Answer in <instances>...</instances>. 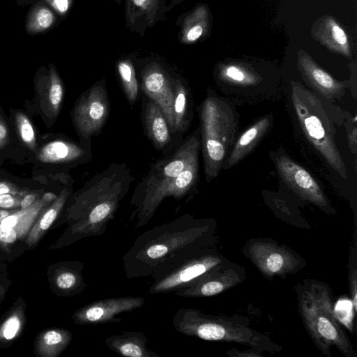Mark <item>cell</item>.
I'll list each match as a JSON object with an SVG mask.
<instances>
[{"label":"cell","instance_id":"cell-1","mask_svg":"<svg viewBox=\"0 0 357 357\" xmlns=\"http://www.w3.org/2000/svg\"><path fill=\"white\" fill-rule=\"evenodd\" d=\"M213 229L210 220L184 214L144 231L122 257L126 277H151L196 250L209 246Z\"/></svg>","mask_w":357,"mask_h":357},{"label":"cell","instance_id":"cell-2","mask_svg":"<svg viewBox=\"0 0 357 357\" xmlns=\"http://www.w3.org/2000/svg\"><path fill=\"white\" fill-rule=\"evenodd\" d=\"M126 163L112 162L72 195L65 218L63 244L103 235L135 180Z\"/></svg>","mask_w":357,"mask_h":357},{"label":"cell","instance_id":"cell-3","mask_svg":"<svg viewBox=\"0 0 357 357\" xmlns=\"http://www.w3.org/2000/svg\"><path fill=\"white\" fill-rule=\"evenodd\" d=\"M201 151L207 182L217 177L234 144L238 115L232 105L208 90L199 107Z\"/></svg>","mask_w":357,"mask_h":357},{"label":"cell","instance_id":"cell-4","mask_svg":"<svg viewBox=\"0 0 357 357\" xmlns=\"http://www.w3.org/2000/svg\"><path fill=\"white\" fill-rule=\"evenodd\" d=\"M302 320L312 340L328 356L335 346L347 357L356 354L348 337L339 326L333 307L329 288L323 283L311 282L303 286L298 294Z\"/></svg>","mask_w":357,"mask_h":357},{"label":"cell","instance_id":"cell-5","mask_svg":"<svg viewBox=\"0 0 357 357\" xmlns=\"http://www.w3.org/2000/svg\"><path fill=\"white\" fill-rule=\"evenodd\" d=\"M172 325L185 335L206 341L236 342L259 352L278 353L282 349L268 336L245 325L195 308L178 310L173 316Z\"/></svg>","mask_w":357,"mask_h":357},{"label":"cell","instance_id":"cell-6","mask_svg":"<svg viewBox=\"0 0 357 357\" xmlns=\"http://www.w3.org/2000/svg\"><path fill=\"white\" fill-rule=\"evenodd\" d=\"M291 101L299 123L308 140L329 166L342 177L347 169L335 142V129L320 99L301 84L291 82Z\"/></svg>","mask_w":357,"mask_h":357},{"label":"cell","instance_id":"cell-7","mask_svg":"<svg viewBox=\"0 0 357 357\" xmlns=\"http://www.w3.org/2000/svg\"><path fill=\"white\" fill-rule=\"evenodd\" d=\"M201 151L200 128H197L168 154L150 165L147 173L136 186L130 204L129 219L134 221L148 202L165 185L177 176Z\"/></svg>","mask_w":357,"mask_h":357},{"label":"cell","instance_id":"cell-8","mask_svg":"<svg viewBox=\"0 0 357 357\" xmlns=\"http://www.w3.org/2000/svg\"><path fill=\"white\" fill-rule=\"evenodd\" d=\"M223 262L208 246L185 256L178 262L153 275L149 288L152 294L174 293L190 285L204 274Z\"/></svg>","mask_w":357,"mask_h":357},{"label":"cell","instance_id":"cell-9","mask_svg":"<svg viewBox=\"0 0 357 357\" xmlns=\"http://www.w3.org/2000/svg\"><path fill=\"white\" fill-rule=\"evenodd\" d=\"M110 112V101L105 79L96 82L77 100L72 121L82 142L92 141L104 127Z\"/></svg>","mask_w":357,"mask_h":357},{"label":"cell","instance_id":"cell-10","mask_svg":"<svg viewBox=\"0 0 357 357\" xmlns=\"http://www.w3.org/2000/svg\"><path fill=\"white\" fill-rule=\"evenodd\" d=\"M139 73V88L143 93L160 107L165 115L175 141L176 135L173 115L174 91L173 73L158 59L146 58L136 61Z\"/></svg>","mask_w":357,"mask_h":357},{"label":"cell","instance_id":"cell-11","mask_svg":"<svg viewBox=\"0 0 357 357\" xmlns=\"http://www.w3.org/2000/svg\"><path fill=\"white\" fill-rule=\"evenodd\" d=\"M247 250L250 260L266 278L292 273L301 268L298 256L273 242L257 239L248 245Z\"/></svg>","mask_w":357,"mask_h":357},{"label":"cell","instance_id":"cell-12","mask_svg":"<svg viewBox=\"0 0 357 357\" xmlns=\"http://www.w3.org/2000/svg\"><path fill=\"white\" fill-rule=\"evenodd\" d=\"M144 302V298L134 296L100 299L79 307L72 319L79 325L118 324L121 319L117 315L141 308Z\"/></svg>","mask_w":357,"mask_h":357},{"label":"cell","instance_id":"cell-13","mask_svg":"<svg viewBox=\"0 0 357 357\" xmlns=\"http://www.w3.org/2000/svg\"><path fill=\"white\" fill-rule=\"evenodd\" d=\"M275 164L283 181L301 198L323 210L331 208L320 186L305 169L284 155L276 158Z\"/></svg>","mask_w":357,"mask_h":357},{"label":"cell","instance_id":"cell-14","mask_svg":"<svg viewBox=\"0 0 357 357\" xmlns=\"http://www.w3.org/2000/svg\"><path fill=\"white\" fill-rule=\"evenodd\" d=\"M243 275L235 268H226L222 262L188 287L174 293L186 298L213 296L240 283L244 278Z\"/></svg>","mask_w":357,"mask_h":357},{"label":"cell","instance_id":"cell-15","mask_svg":"<svg viewBox=\"0 0 357 357\" xmlns=\"http://www.w3.org/2000/svg\"><path fill=\"white\" fill-rule=\"evenodd\" d=\"M142 100V121L145 135L157 151L167 155L181 142L175 141L165 115L155 102L144 93Z\"/></svg>","mask_w":357,"mask_h":357},{"label":"cell","instance_id":"cell-16","mask_svg":"<svg viewBox=\"0 0 357 357\" xmlns=\"http://www.w3.org/2000/svg\"><path fill=\"white\" fill-rule=\"evenodd\" d=\"M92 158V141L77 143L66 139L50 142L41 148L37 156L43 163L67 165L85 164Z\"/></svg>","mask_w":357,"mask_h":357},{"label":"cell","instance_id":"cell-17","mask_svg":"<svg viewBox=\"0 0 357 357\" xmlns=\"http://www.w3.org/2000/svg\"><path fill=\"white\" fill-rule=\"evenodd\" d=\"M50 204L37 198L26 208H20L0 222V247L5 250L18 240H24L40 213Z\"/></svg>","mask_w":357,"mask_h":357},{"label":"cell","instance_id":"cell-18","mask_svg":"<svg viewBox=\"0 0 357 357\" xmlns=\"http://www.w3.org/2000/svg\"><path fill=\"white\" fill-rule=\"evenodd\" d=\"M172 8L166 0H126V27L143 36L148 29L155 26Z\"/></svg>","mask_w":357,"mask_h":357},{"label":"cell","instance_id":"cell-19","mask_svg":"<svg viewBox=\"0 0 357 357\" xmlns=\"http://www.w3.org/2000/svg\"><path fill=\"white\" fill-rule=\"evenodd\" d=\"M311 36L332 53L351 59L352 50L349 36L342 24L330 15L315 20Z\"/></svg>","mask_w":357,"mask_h":357},{"label":"cell","instance_id":"cell-20","mask_svg":"<svg viewBox=\"0 0 357 357\" xmlns=\"http://www.w3.org/2000/svg\"><path fill=\"white\" fill-rule=\"evenodd\" d=\"M297 66L306 82L324 97L333 99L344 93V82L332 77L303 50L297 52Z\"/></svg>","mask_w":357,"mask_h":357},{"label":"cell","instance_id":"cell-21","mask_svg":"<svg viewBox=\"0 0 357 357\" xmlns=\"http://www.w3.org/2000/svg\"><path fill=\"white\" fill-rule=\"evenodd\" d=\"M180 26L178 40L184 45H192L208 38L213 28V17L206 3H198L192 10L181 15L176 22Z\"/></svg>","mask_w":357,"mask_h":357},{"label":"cell","instance_id":"cell-22","mask_svg":"<svg viewBox=\"0 0 357 357\" xmlns=\"http://www.w3.org/2000/svg\"><path fill=\"white\" fill-rule=\"evenodd\" d=\"M174 91L173 115L176 135L182 140L183 133L188 130L192 121V100L187 82L181 76L173 73Z\"/></svg>","mask_w":357,"mask_h":357},{"label":"cell","instance_id":"cell-23","mask_svg":"<svg viewBox=\"0 0 357 357\" xmlns=\"http://www.w3.org/2000/svg\"><path fill=\"white\" fill-rule=\"evenodd\" d=\"M271 121V116H266L245 130L234 142L222 169L231 168L248 155L266 133Z\"/></svg>","mask_w":357,"mask_h":357},{"label":"cell","instance_id":"cell-24","mask_svg":"<svg viewBox=\"0 0 357 357\" xmlns=\"http://www.w3.org/2000/svg\"><path fill=\"white\" fill-rule=\"evenodd\" d=\"M148 339L140 332L123 331L107 337L105 345L114 352L126 357H160L147 347Z\"/></svg>","mask_w":357,"mask_h":357},{"label":"cell","instance_id":"cell-25","mask_svg":"<svg viewBox=\"0 0 357 357\" xmlns=\"http://www.w3.org/2000/svg\"><path fill=\"white\" fill-rule=\"evenodd\" d=\"M71 192L72 189L70 186L63 188L57 198L40 213L26 238V243L28 245L33 246L37 244L50 229L63 209Z\"/></svg>","mask_w":357,"mask_h":357},{"label":"cell","instance_id":"cell-26","mask_svg":"<svg viewBox=\"0 0 357 357\" xmlns=\"http://www.w3.org/2000/svg\"><path fill=\"white\" fill-rule=\"evenodd\" d=\"M219 80L240 86L255 85L261 80L257 71L243 61H229L220 63L216 67Z\"/></svg>","mask_w":357,"mask_h":357},{"label":"cell","instance_id":"cell-27","mask_svg":"<svg viewBox=\"0 0 357 357\" xmlns=\"http://www.w3.org/2000/svg\"><path fill=\"white\" fill-rule=\"evenodd\" d=\"M83 268L81 261H73L58 267L54 275V283L57 289L71 296L83 291L86 287L82 275Z\"/></svg>","mask_w":357,"mask_h":357},{"label":"cell","instance_id":"cell-28","mask_svg":"<svg viewBox=\"0 0 357 357\" xmlns=\"http://www.w3.org/2000/svg\"><path fill=\"white\" fill-rule=\"evenodd\" d=\"M59 18L45 0L32 5L26 15L25 31L31 36L45 33L54 27Z\"/></svg>","mask_w":357,"mask_h":357},{"label":"cell","instance_id":"cell-29","mask_svg":"<svg viewBox=\"0 0 357 357\" xmlns=\"http://www.w3.org/2000/svg\"><path fill=\"white\" fill-rule=\"evenodd\" d=\"M72 333L64 328H52L42 332L36 341V351L42 357H56L68 346Z\"/></svg>","mask_w":357,"mask_h":357},{"label":"cell","instance_id":"cell-30","mask_svg":"<svg viewBox=\"0 0 357 357\" xmlns=\"http://www.w3.org/2000/svg\"><path fill=\"white\" fill-rule=\"evenodd\" d=\"M116 71L124 94L130 105L137 100L139 93V84L136 66L131 58L123 57L116 62Z\"/></svg>","mask_w":357,"mask_h":357},{"label":"cell","instance_id":"cell-31","mask_svg":"<svg viewBox=\"0 0 357 357\" xmlns=\"http://www.w3.org/2000/svg\"><path fill=\"white\" fill-rule=\"evenodd\" d=\"M47 81V103L52 114L56 116L60 110L64 91L61 79L52 63L48 66Z\"/></svg>","mask_w":357,"mask_h":357},{"label":"cell","instance_id":"cell-32","mask_svg":"<svg viewBox=\"0 0 357 357\" xmlns=\"http://www.w3.org/2000/svg\"><path fill=\"white\" fill-rule=\"evenodd\" d=\"M23 313L19 310L12 312L0 326V341H10L20 332L23 325Z\"/></svg>","mask_w":357,"mask_h":357},{"label":"cell","instance_id":"cell-33","mask_svg":"<svg viewBox=\"0 0 357 357\" xmlns=\"http://www.w3.org/2000/svg\"><path fill=\"white\" fill-rule=\"evenodd\" d=\"M15 120L21 140L31 150H34L36 141L34 130L30 120L23 113H17L15 116Z\"/></svg>","mask_w":357,"mask_h":357},{"label":"cell","instance_id":"cell-34","mask_svg":"<svg viewBox=\"0 0 357 357\" xmlns=\"http://www.w3.org/2000/svg\"><path fill=\"white\" fill-rule=\"evenodd\" d=\"M27 192L20 194L5 193L0 195V208L17 209L20 208V201Z\"/></svg>","mask_w":357,"mask_h":357},{"label":"cell","instance_id":"cell-35","mask_svg":"<svg viewBox=\"0 0 357 357\" xmlns=\"http://www.w3.org/2000/svg\"><path fill=\"white\" fill-rule=\"evenodd\" d=\"M60 19L65 18L70 10L73 0H45Z\"/></svg>","mask_w":357,"mask_h":357},{"label":"cell","instance_id":"cell-36","mask_svg":"<svg viewBox=\"0 0 357 357\" xmlns=\"http://www.w3.org/2000/svg\"><path fill=\"white\" fill-rule=\"evenodd\" d=\"M25 192L26 191L20 190L17 186L10 182L0 181V195L5 193L20 194Z\"/></svg>","mask_w":357,"mask_h":357},{"label":"cell","instance_id":"cell-37","mask_svg":"<svg viewBox=\"0 0 357 357\" xmlns=\"http://www.w3.org/2000/svg\"><path fill=\"white\" fill-rule=\"evenodd\" d=\"M228 354L231 356H238V357H257V356H263L261 352L252 349L250 351H246V352L239 351L236 349H233L228 351Z\"/></svg>","mask_w":357,"mask_h":357},{"label":"cell","instance_id":"cell-38","mask_svg":"<svg viewBox=\"0 0 357 357\" xmlns=\"http://www.w3.org/2000/svg\"><path fill=\"white\" fill-rule=\"evenodd\" d=\"M8 141V130L2 119H0V149L6 146Z\"/></svg>","mask_w":357,"mask_h":357},{"label":"cell","instance_id":"cell-39","mask_svg":"<svg viewBox=\"0 0 357 357\" xmlns=\"http://www.w3.org/2000/svg\"><path fill=\"white\" fill-rule=\"evenodd\" d=\"M37 199V194L26 193L21 199L20 208H26L31 206Z\"/></svg>","mask_w":357,"mask_h":357},{"label":"cell","instance_id":"cell-40","mask_svg":"<svg viewBox=\"0 0 357 357\" xmlns=\"http://www.w3.org/2000/svg\"><path fill=\"white\" fill-rule=\"evenodd\" d=\"M57 197H58V195H56L54 193L47 192H45L43 194L41 199L43 201L46 202L49 204H51L57 198Z\"/></svg>","mask_w":357,"mask_h":357},{"label":"cell","instance_id":"cell-41","mask_svg":"<svg viewBox=\"0 0 357 357\" xmlns=\"http://www.w3.org/2000/svg\"><path fill=\"white\" fill-rule=\"evenodd\" d=\"M17 209H3L0 208V222L9 215L17 211Z\"/></svg>","mask_w":357,"mask_h":357},{"label":"cell","instance_id":"cell-42","mask_svg":"<svg viewBox=\"0 0 357 357\" xmlns=\"http://www.w3.org/2000/svg\"><path fill=\"white\" fill-rule=\"evenodd\" d=\"M39 0H16V3L18 6H26L34 4Z\"/></svg>","mask_w":357,"mask_h":357},{"label":"cell","instance_id":"cell-43","mask_svg":"<svg viewBox=\"0 0 357 357\" xmlns=\"http://www.w3.org/2000/svg\"><path fill=\"white\" fill-rule=\"evenodd\" d=\"M184 1H186V0H171L170 5L173 8L174 6H177L178 4L183 2Z\"/></svg>","mask_w":357,"mask_h":357},{"label":"cell","instance_id":"cell-44","mask_svg":"<svg viewBox=\"0 0 357 357\" xmlns=\"http://www.w3.org/2000/svg\"><path fill=\"white\" fill-rule=\"evenodd\" d=\"M115 1L118 3V4H120L121 2L122 1V0H115Z\"/></svg>","mask_w":357,"mask_h":357}]
</instances>
